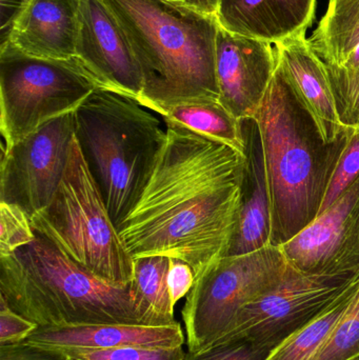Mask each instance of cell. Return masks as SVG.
<instances>
[{
    "label": "cell",
    "instance_id": "cell-1",
    "mask_svg": "<svg viewBox=\"0 0 359 360\" xmlns=\"http://www.w3.org/2000/svg\"><path fill=\"white\" fill-rule=\"evenodd\" d=\"M151 179L120 226L131 257L187 262L195 278L229 253L242 205L246 155L172 120Z\"/></svg>",
    "mask_w": 359,
    "mask_h": 360
},
{
    "label": "cell",
    "instance_id": "cell-2",
    "mask_svg": "<svg viewBox=\"0 0 359 360\" xmlns=\"http://www.w3.org/2000/svg\"><path fill=\"white\" fill-rule=\"evenodd\" d=\"M124 27L141 67L139 103L155 113L219 101L215 72L216 16L169 0H105Z\"/></svg>",
    "mask_w": 359,
    "mask_h": 360
},
{
    "label": "cell",
    "instance_id": "cell-3",
    "mask_svg": "<svg viewBox=\"0 0 359 360\" xmlns=\"http://www.w3.org/2000/svg\"><path fill=\"white\" fill-rule=\"evenodd\" d=\"M252 120L265 160L271 245L280 247L318 217L349 134L325 143L278 69Z\"/></svg>",
    "mask_w": 359,
    "mask_h": 360
},
{
    "label": "cell",
    "instance_id": "cell-4",
    "mask_svg": "<svg viewBox=\"0 0 359 360\" xmlns=\"http://www.w3.org/2000/svg\"><path fill=\"white\" fill-rule=\"evenodd\" d=\"M0 300L38 328L148 326L130 285L97 278L37 232L31 243L0 257Z\"/></svg>",
    "mask_w": 359,
    "mask_h": 360
},
{
    "label": "cell",
    "instance_id": "cell-5",
    "mask_svg": "<svg viewBox=\"0 0 359 360\" xmlns=\"http://www.w3.org/2000/svg\"><path fill=\"white\" fill-rule=\"evenodd\" d=\"M137 99L97 88L75 113V139L119 230L143 196L167 141Z\"/></svg>",
    "mask_w": 359,
    "mask_h": 360
},
{
    "label": "cell",
    "instance_id": "cell-6",
    "mask_svg": "<svg viewBox=\"0 0 359 360\" xmlns=\"http://www.w3.org/2000/svg\"><path fill=\"white\" fill-rule=\"evenodd\" d=\"M35 232L70 259L115 285H129L134 260L107 211L74 137L65 175L44 210L31 219Z\"/></svg>",
    "mask_w": 359,
    "mask_h": 360
},
{
    "label": "cell",
    "instance_id": "cell-7",
    "mask_svg": "<svg viewBox=\"0 0 359 360\" xmlns=\"http://www.w3.org/2000/svg\"><path fill=\"white\" fill-rule=\"evenodd\" d=\"M100 88L77 58H40L0 48V132L12 147L46 122L75 112Z\"/></svg>",
    "mask_w": 359,
    "mask_h": 360
},
{
    "label": "cell",
    "instance_id": "cell-8",
    "mask_svg": "<svg viewBox=\"0 0 359 360\" xmlns=\"http://www.w3.org/2000/svg\"><path fill=\"white\" fill-rule=\"evenodd\" d=\"M288 264L270 245L221 258L195 278L183 309L189 351L211 346L230 333L240 311L275 289Z\"/></svg>",
    "mask_w": 359,
    "mask_h": 360
},
{
    "label": "cell",
    "instance_id": "cell-9",
    "mask_svg": "<svg viewBox=\"0 0 359 360\" xmlns=\"http://www.w3.org/2000/svg\"><path fill=\"white\" fill-rule=\"evenodd\" d=\"M75 113L46 122L10 148L2 147L0 202L32 217L50 203L69 162Z\"/></svg>",
    "mask_w": 359,
    "mask_h": 360
},
{
    "label": "cell",
    "instance_id": "cell-10",
    "mask_svg": "<svg viewBox=\"0 0 359 360\" xmlns=\"http://www.w3.org/2000/svg\"><path fill=\"white\" fill-rule=\"evenodd\" d=\"M358 277L311 276L288 264L282 283L244 307L225 338L244 335L275 350L322 315Z\"/></svg>",
    "mask_w": 359,
    "mask_h": 360
},
{
    "label": "cell",
    "instance_id": "cell-11",
    "mask_svg": "<svg viewBox=\"0 0 359 360\" xmlns=\"http://www.w3.org/2000/svg\"><path fill=\"white\" fill-rule=\"evenodd\" d=\"M287 264L311 276H359V177L328 209L280 245Z\"/></svg>",
    "mask_w": 359,
    "mask_h": 360
},
{
    "label": "cell",
    "instance_id": "cell-12",
    "mask_svg": "<svg viewBox=\"0 0 359 360\" xmlns=\"http://www.w3.org/2000/svg\"><path fill=\"white\" fill-rule=\"evenodd\" d=\"M76 58L100 88L141 99V67L124 27L105 0L80 2Z\"/></svg>",
    "mask_w": 359,
    "mask_h": 360
},
{
    "label": "cell",
    "instance_id": "cell-13",
    "mask_svg": "<svg viewBox=\"0 0 359 360\" xmlns=\"http://www.w3.org/2000/svg\"><path fill=\"white\" fill-rule=\"evenodd\" d=\"M275 46L219 25L215 72L219 101L238 120H252L278 70Z\"/></svg>",
    "mask_w": 359,
    "mask_h": 360
},
{
    "label": "cell",
    "instance_id": "cell-14",
    "mask_svg": "<svg viewBox=\"0 0 359 360\" xmlns=\"http://www.w3.org/2000/svg\"><path fill=\"white\" fill-rule=\"evenodd\" d=\"M278 71L299 105L313 120L322 141L333 143L352 129L343 124L324 61L315 54L306 35L274 44Z\"/></svg>",
    "mask_w": 359,
    "mask_h": 360
},
{
    "label": "cell",
    "instance_id": "cell-15",
    "mask_svg": "<svg viewBox=\"0 0 359 360\" xmlns=\"http://www.w3.org/2000/svg\"><path fill=\"white\" fill-rule=\"evenodd\" d=\"M81 0H30L2 42L40 58H76Z\"/></svg>",
    "mask_w": 359,
    "mask_h": 360
},
{
    "label": "cell",
    "instance_id": "cell-16",
    "mask_svg": "<svg viewBox=\"0 0 359 360\" xmlns=\"http://www.w3.org/2000/svg\"><path fill=\"white\" fill-rule=\"evenodd\" d=\"M27 344L60 351L69 356L80 352L120 347L145 346L177 348L185 344L181 323L170 326L103 325L74 326L63 328H37Z\"/></svg>",
    "mask_w": 359,
    "mask_h": 360
},
{
    "label": "cell",
    "instance_id": "cell-17",
    "mask_svg": "<svg viewBox=\"0 0 359 360\" xmlns=\"http://www.w3.org/2000/svg\"><path fill=\"white\" fill-rule=\"evenodd\" d=\"M318 0H219L216 18L231 33L280 44L306 35Z\"/></svg>",
    "mask_w": 359,
    "mask_h": 360
},
{
    "label": "cell",
    "instance_id": "cell-18",
    "mask_svg": "<svg viewBox=\"0 0 359 360\" xmlns=\"http://www.w3.org/2000/svg\"><path fill=\"white\" fill-rule=\"evenodd\" d=\"M246 137V171L237 229L229 255L251 253L271 245L272 216L263 148L256 122L242 120Z\"/></svg>",
    "mask_w": 359,
    "mask_h": 360
},
{
    "label": "cell",
    "instance_id": "cell-19",
    "mask_svg": "<svg viewBox=\"0 0 359 360\" xmlns=\"http://www.w3.org/2000/svg\"><path fill=\"white\" fill-rule=\"evenodd\" d=\"M308 42L326 65L343 67L359 46V0H329Z\"/></svg>",
    "mask_w": 359,
    "mask_h": 360
},
{
    "label": "cell",
    "instance_id": "cell-20",
    "mask_svg": "<svg viewBox=\"0 0 359 360\" xmlns=\"http://www.w3.org/2000/svg\"><path fill=\"white\" fill-rule=\"evenodd\" d=\"M133 260L131 295L145 323L160 327L176 323L168 285L170 258L143 256Z\"/></svg>",
    "mask_w": 359,
    "mask_h": 360
},
{
    "label": "cell",
    "instance_id": "cell-21",
    "mask_svg": "<svg viewBox=\"0 0 359 360\" xmlns=\"http://www.w3.org/2000/svg\"><path fill=\"white\" fill-rule=\"evenodd\" d=\"M164 120H172L194 132L221 141L246 153V137L242 120L234 116L221 101L173 105L160 111Z\"/></svg>",
    "mask_w": 359,
    "mask_h": 360
},
{
    "label": "cell",
    "instance_id": "cell-22",
    "mask_svg": "<svg viewBox=\"0 0 359 360\" xmlns=\"http://www.w3.org/2000/svg\"><path fill=\"white\" fill-rule=\"evenodd\" d=\"M356 278L341 295L313 321L285 340L267 360H310L327 342L347 310L358 287Z\"/></svg>",
    "mask_w": 359,
    "mask_h": 360
},
{
    "label": "cell",
    "instance_id": "cell-23",
    "mask_svg": "<svg viewBox=\"0 0 359 360\" xmlns=\"http://www.w3.org/2000/svg\"><path fill=\"white\" fill-rule=\"evenodd\" d=\"M359 354V279L353 297L322 348L310 360H346Z\"/></svg>",
    "mask_w": 359,
    "mask_h": 360
},
{
    "label": "cell",
    "instance_id": "cell-24",
    "mask_svg": "<svg viewBox=\"0 0 359 360\" xmlns=\"http://www.w3.org/2000/svg\"><path fill=\"white\" fill-rule=\"evenodd\" d=\"M273 351L247 336L233 335L200 350L189 351L183 360H267Z\"/></svg>",
    "mask_w": 359,
    "mask_h": 360
},
{
    "label": "cell",
    "instance_id": "cell-25",
    "mask_svg": "<svg viewBox=\"0 0 359 360\" xmlns=\"http://www.w3.org/2000/svg\"><path fill=\"white\" fill-rule=\"evenodd\" d=\"M325 67L341 122L347 128H359V71L346 72L326 63Z\"/></svg>",
    "mask_w": 359,
    "mask_h": 360
},
{
    "label": "cell",
    "instance_id": "cell-26",
    "mask_svg": "<svg viewBox=\"0 0 359 360\" xmlns=\"http://www.w3.org/2000/svg\"><path fill=\"white\" fill-rule=\"evenodd\" d=\"M35 239L31 220L14 205L0 202V257L11 255Z\"/></svg>",
    "mask_w": 359,
    "mask_h": 360
},
{
    "label": "cell",
    "instance_id": "cell-27",
    "mask_svg": "<svg viewBox=\"0 0 359 360\" xmlns=\"http://www.w3.org/2000/svg\"><path fill=\"white\" fill-rule=\"evenodd\" d=\"M358 177L359 128H354L348 135L347 143L339 156L318 215L333 205Z\"/></svg>",
    "mask_w": 359,
    "mask_h": 360
},
{
    "label": "cell",
    "instance_id": "cell-28",
    "mask_svg": "<svg viewBox=\"0 0 359 360\" xmlns=\"http://www.w3.org/2000/svg\"><path fill=\"white\" fill-rule=\"evenodd\" d=\"M185 356L183 347L129 346L86 351L71 357L75 360H183Z\"/></svg>",
    "mask_w": 359,
    "mask_h": 360
},
{
    "label": "cell",
    "instance_id": "cell-29",
    "mask_svg": "<svg viewBox=\"0 0 359 360\" xmlns=\"http://www.w3.org/2000/svg\"><path fill=\"white\" fill-rule=\"evenodd\" d=\"M37 328L0 300V346L25 342Z\"/></svg>",
    "mask_w": 359,
    "mask_h": 360
},
{
    "label": "cell",
    "instance_id": "cell-30",
    "mask_svg": "<svg viewBox=\"0 0 359 360\" xmlns=\"http://www.w3.org/2000/svg\"><path fill=\"white\" fill-rule=\"evenodd\" d=\"M0 360H75L69 355L25 342L0 346Z\"/></svg>",
    "mask_w": 359,
    "mask_h": 360
},
{
    "label": "cell",
    "instance_id": "cell-31",
    "mask_svg": "<svg viewBox=\"0 0 359 360\" xmlns=\"http://www.w3.org/2000/svg\"><path fill=\"white\" fill-rule=\"evenodd\" d=\"M195 281L193 269L181 259L170 258L168 285L172 304H176L181 298L190 293Z\"/></svg>",
    "mask_w": 359,
    "mask_h": 360
},
{
    "label": "cell",
    "instance_id": "cell-32",
    "mask_svg": "<svg viewBox=\"0 0 359 360\" xmlns=\"http://www.w3.org/2000/svg\"><path fill=\"white\" fill-rule=\"evenodd\" d=\"M169 1L208 16H216L219 6V0H169Z\"/></svg>",
    "mask_w": 359,
    "mask_h": 360
},
{
    "label": "cell",
    "instance_id": "cell-33",
    "mask_svg": "<svg viewBox=\"0 0 359 360\" xmlns=\"http://www.w3.org/2000/svg\"><path fill=\"white\" fill-rule=\"evenodd\" d=\"M333 67V65H332ZM339 69L346 72H358L359 71V46L355 49L353 53L350 55L347 63Z\"/></svg>",
    "mask_w": 359,
    "mask_h": 360
},
{
    "label": "cell",
    "instance_id": "cell-34",
    "mask_svg": "<svg viewBox=\"0 0 359 360\" xmlns=\"http://www.w3.org/2000/svg\"><path fill=\"white\" fill-rule=\"evenodd\" d=\"M346 360H359V354L356 355V356L351 357V359H348Z\"/></svg>",
    "mask_w": 359,
    "mask_h": 360
},
{
    "label": "cell",
    "instance_id": "cell-35",
    "mask_svg": "<svg viewBox=\"0 0 359 360\" xmlns=\"http://www.w3.org/2000/svg\"><path fill=\"white\" fill-rule=\"evenodd\" d=\"M20 1H22V2H23V4H25H25H27V2H29V1H30V0H20Z\"/></svg>",
    "mask_w": 359,
    "mask_h": 360
}]
</instances>
